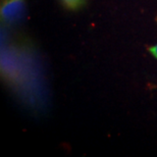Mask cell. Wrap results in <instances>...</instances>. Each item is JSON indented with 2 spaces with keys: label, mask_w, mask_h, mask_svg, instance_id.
Wrapping results in <instances>:
<instances>
[{
  "label": "cell",
  "mask_w": 157,
  "mask_h": 157,
  "mask_svg": "<svg viewBox=\"0 0 157 157\" xmlns=\"http://www.w3.org/2000/svg\"><path fill=\"white\" fill-rule=\"evenodd\" d=\"M148 50H149V52L151 53V54L157 59V44H156V45H153L151 47H149Z\"/></svg>",
  "instance_id": "cell-4"
},
{
  "label": "cell",
  "mask_w": 157,
  "mask_h": 157,
  "mask_svg": "<svg viewBox=\"0 0 157 157\" xmlns=\"http://www.w3.org/2000/svg\"><path fill=\"white\" fill-rule=\"evenodd\" d=\"M1 78L21 104L33 112H42L48 104V88L37 49L28 40H9L1 36Z\"/></svg>",
  "instance_id": "cell-1"
},
{
  "label": "cell",
  "mask_w": 157,
  "mask_h": 157,
  "mask_svg": "<svg viewBox=\"0 0 157 157\" xmlns=\"http://www.w3.org/2000/svg\"><path fill=\"white\" fill-rule=\"evenodd\" d=\"M156 20H157V18H156Z\"/></svg>",
  "instance_id": "cell-5"
},
{
  "label": "cell",
  "mask_w": 157,
  "mask_h": 157,
  "mask_svg": "<svg viewBox=\"0 0 157 157\" xmlns=\"http://www.w3.org/2000/svg\"><path fill=\"white\" fill-rule=\"evenodd\" d=\"M26 0H0V17L4 27H12L21 20Z\"/></svg>",
  "instance_id": "cell-2"
},
{
  "label": "cell",
  "mask_w": 157,
  "mask_h": 157,
  "mask_svg": "<svg viewBox=\"0 0 157 157\" xmlns=\"http://www.w3.org/2000/svg\"><path fill=\"white\" fill-rule=\"evenodd\" d=\"M64 6L71 10H78V8L83 7L86 3V0H61Z\"/></svg>",
  "instance_id": "cell-3"
}]
</instances>
